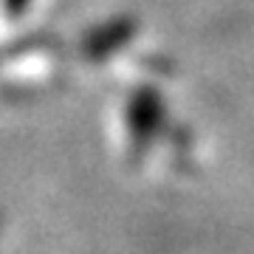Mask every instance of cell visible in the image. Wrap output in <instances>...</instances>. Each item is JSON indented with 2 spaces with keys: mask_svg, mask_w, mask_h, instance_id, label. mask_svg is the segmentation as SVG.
Masks as SVG:
<instances>
[{
  "mask_svg": "<svg viewBox=\"0 0 254 254\" xmlns=\"http://www.w3.org/2000/svg\"><path fill=\"white\" fill-rule=\"evenodd\" d=\"M125 122L130 150L136 158H141L167 127V99L161 96V91L153 85H138L127 99Z\"/></svg>",
  "mask_w": 254,
  "mask_h": 254,
  "instance_id": "1",
  "label": "cell"
},
{
  "mask_svg": "<svg viewBox=\"0 0 254 254\" xmlns=\"http://www.w3.org/2000/svg\"><path fill=\"white\" fill-rule=\"evenodd\" d=\"M136 34V20L130 17H116V20H108L102 26L91 28L85 40H82V51L88 60H105L110 57L113 51L125 48Z\"/></svg>",
  "mask_w": 254,
  "mask_h": 254,
  "instance_id": "2",
  "label": "cell"
},
{
  "mask_svg": "<svg viewBox=\"0 0 254 254\" xmlns=\"http://www.w3.org/2000/svg\"><path fill=\"white\" fill-rule=\"evenodd\" d=\"M28 6H31V0H3V9L9 17H20Z\"/></svg>",
  "mask_w": 254,
  "mask_h": 254,
  "instance_id": "3",
  "label": "cell"
},
{
  "mask_svg": "<svg viewBox=\"0 0 254 254\" xmlns=\"http://www.w3.org/2000/svg\"><path fill=\"white\" fill-rule=\"evenodd\" d=\"M0 226H3V218H0Z\"/></svg>",
  "mask_w": 254,
  "mask_h": 254,
  "instance_id": "4",
  "label": "cell"
}]
</instances>
